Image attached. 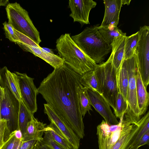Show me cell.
<instances>
[{"label":"cell","mask_w":149,"mask_h":149,"mask_svg":"<svg viewBox=\"0 0 149 149\" xmlns=\"http://www.w3.org/2000/svg\"><path fill=\"white\" fill-rule=\"evenodd\" d=\"M131 0H122L123 4V5L127 4L128 5L130 4Z\"/></svg>","instance_id":"f35d334b"},{"label":"cell","mask_w":149,"mask_h":149,"mask_svg":"<svg viewBox=\"0 0 149 149\" xmlns=\"http://www.w3.org/2000/svg\"><path fill=\"white\" fill-rule=\"evenodd\" d=\"M138 32L139 39L135 52L137 69L147 88L149 84V27L141 26Z\"/></svg>","instance_id":"8992f818"},{"label":"cell","mask_w":149,"mask_h":149,"mask_svg":"<svg viewBox=\"0 0 149 149\" xmlns=\"http://www.w3.org/2000/svg\"><path fill=\"white\" fill-rule=\"evenodd\" d=\"M44 111L50 122L48 125L61 135L72 149H79L80 139L70 127L47 104H44Z\"/></svg>","instance_id":"ba28073f"},{"label":"cell","mask_w":149,"mask_h":149,"mask_svg":"<svg viewBox=\"0 0 149 149\" xmlns=\"http://www.w3.org/2000/svg\"><path fill=\"white\" fill-rule=\"evenodd\" d=\"M15 33L17 39V42L32 46H40L35 41L22 33L17 31L14 28Z\"/></svg>","instance_id":"d6a6232c"},{"label":"cell","mask_w":149,"mask_h":149,"mask_svg":"<svg viewBox=\"0 0 149 149\" xmlns=\"http://www.w3.org/2000/svg\"><path fill=\"white\" fill-rule=\"evenodd\" d=\"M126 36L125 35L117 38L111 45L113 53V65L117 72L123 60Z\"/></svg>","instance_id":"ffe728a7"},{"label":"cell","mask_w":149,"mask_h":149,"mask_svg":"<svg viewBox=\"0 0 149 149\" xmlns=\"http://www.w3.org/2000/svg\"><path fill=\"white\" fill-rule=\"evenodd\" d=\"M16 43L23 50L31 52L36 56L42 59L54 69L60 68L64 63V60L59 56L46 52L40 46H30L19 42Z\"/></svg>","instance_id":"9a60e30c"},{"label":"cell","mask_w":149,"mask_h":149,"mask_svg":"<svg viewBox=\"0 0 149 149\" xmlns=\"http://www.w3.org/2000/svg\"><path fill=\"white\" fill-rule=\"evenodd\" d=\"M39 142L35 140L23 141L19 149H35Z\"/></svg>","instance_id":"e575fe53"},{"label":"cell","mask_w":149,"mask_h":149,"mask_svg":"<svg viewBox=\"0 0 149 149\" xmlns=\"http://www.w3.org/2000/svg\"><path fill=\"white\" fill-rule=\"evenodd\" d=\"M3 24L5 32L6 38L8 39L10 41L16 43L18 40L15 33L14 28L12 25L6 22H4Z\"/></svg>","instance_id":"1f68e13d"},{"label":"cell","mask_w":149,"mask_h":149,"mask_svg":"<svg viewBox=\"0 0 149 149\" xmlns=\"http://www.w3.org/2000/svg\"><path fill=\"white\" fill-rule=\"evenodd\" d=\"M96 4L93 0H69L68 7L71 11L70 16L72 18L74 22H78L82 26L90 24V11Z\"/></svg>","instance_id":"7c38bea8"},{"label":"cell","mask_w":149,"mask_h":149,"mask_svg":"<svg viewBox=\"0 0 149 149\" xmlns=\"http://www.w3.org/2000/svg\"><path fill=\"white\" fill-rule=\"evenodd\" d=\"M8 0H0V6H6L9 3Z\"/></svg>","instance_id":"8d00e7d4"},{"label":"cell","mask_w":149,"mask_h":149,"mask_svg":"<svg viewBox=\"0 0 149 149\" xmlns=\"http://www.w3.org/2000/svg\"><path fill=\"white\" fill-rule=\"evenodd\" d=\"M22 142V139L16 137L14 131L10 133L8 139L1 149H19Z\"/></svg>","instance_id":"f1b7e54d"},{"label":"cell","mask_w":149,"mask_h":149,"mask_svg":"<svg viewBox=\"0 0 149 149\" xmlns=\"http://www.w3.org/2000/svg\"><path fill=\"white\" fill-rule=\"evenodd\" d=\"M6 10L8 23L39 45L41 42L39 32L33 24L28 12L17 2L9 3L6 6Z\"/></svg>","instance_id":"5b68a950"},{"label":"cell","mask_w":149,"mask_h":149,"mask_svg":"<svg viewBox=\"0 0 149 149\" xmlns=\"http://www.w3.org/2000/svg\"><path fill=\"white\" fill-rule=\"evenodd\" d=\"M42 48L47 52L53 54H54L52 50L46 47H42Z\"/></svg>","instance_id":"74e56055"},{"label":"cell","mask_w":149,"mask_h":149,"mask_svg":"<svg viewBox=\"0 0 149 149\" xmlns=\"http://www.w3.org/2000/svg\"><path fill=\"white\" fill-rule=\"evenodd\" d=\"M113 53L105 63L97 65L94 70L98 80L102 96L113 110L119 93L117 85V71L113 65Z\"/></svg>","instance_id":"277c9868"},{"label":"cell","mask_w":149,"mask_h":149,"mask_svg":"<svg viewBox=\"0 0 149 149\" xmlns=\"http://www.w3.org/2000/svg\"><path fill=\"white\" fill-rule=\"evenodd\" d=\"M0 86L8 87L19 102L22 100L17 75L15 73L10 72L6 66L0 68Z\"/></svg>","instance_id":"2e32d148"},{"label":"cell","mask_w":149,"mask_h":149,"mask_svg":"<svg viewBox=\"0 0 149 149\" xmlns=\"http://www.w3.org/2000/svg\"><path fill=\"white\" fill-rule=\"evenodd\" d=\"M35 149H53L49 146L41 143L39 142Z\"/></svg>","instance_id":"d590c367"},{"label":"cell","mask_w":149,"mask_h":149,"mask_svg":"<svg viewBox=\"0 0 149 149\" xmlns=\"http://www.w3.org/2000/svg\"><path fill=\"white\" fill-rule=\"evenodd\" d=\"M129 75V83L127 101L128 108L127 113L130 115L136 123L141 119L138 108L136 94V72L137 70L136 55L127 59Z\"/></svg>","instance_id":"9c48e42d"},{"label":"cell","mask_w":149,"mask_h":149,"mask_svg":"<svg viewBox=\"0 0 149 149\" xmlns=\"http://www.w3.org/2000/svg\"><path fill=\"white\" fill-rule=\"evenodd\" d=\"M81 77L64 63L54 69L37 88L47 104L80 139L85 135L79 100Z\"/></svg>","instance_id":"6da1fadb"},{"label":"cell","mask_w":149,"mask_h":149,"mask_svg":"<svg viewBox=\"0 0 149 149\" xmlns=\"http://www.w3.org/2000/svg\"><path fill=\"white\" fill-rule=\"evenodd\" d=\"M117 82L119 92L127 101L129 83V75L127 60L123 59L121 65L117 72Z\"/></svg>","instance_id":"44dd1931"},{"label":"cell","mask_w":149,"mask_h":149,"mask_svg":"<svg viewBox=\"0 0 149 149\" xmlns=\"http://www.w3.org/2000/svg\"><path fill=\"white\" fill-rule=\"evenodd\" d=\"M33 116V114L26 107L22 100L19 102L18 125L19 129L22 134V137L26 132L28 122L31 120Z\"/></svg>","instance_id":"cb8c5ba5"},{"label":"cell","mask_w":149,"mask_h":149,"mask_svg":"<svg viewBox=\"0 0 149 149\" xmlns=\"http://www.w3.org/2000/svg\"><path fill=\"white\" fill-rule=\"evenodd\" d=\"M47 131L50 133L53 140L66 149H72L70 146L65 140L52 128L48 125L45 128V131Z\"/></svg>","instance_id":"f546056e"},{"label":"cell","mask_w":149,"mask_h":149,"mask_svg":"<svg viewBox=\"0 0 149 149\" xmlns=\"http://www.w3.org/2000/svg\"><path fill=\"white\" fill-rule=\"evenodd\" d=\"M139 126L138 122L135 124L128 125L123 123L122 119L121 130L120 136L112 149H125Z\"/></svg>","instance_id":"d6986e66"},{"label":"cell","mask_w":149,"mask_h":149,"mask_svg":"<svg viewBox=\"0 0 149 149\" xmlns=\"http://www.w3.org/2000/svg\"><path fill=\"white\" fill-rule=\"evenodd\" d=\"M98 28L100 35L105 41L110 46L116 38L126 35V33H123L117 27L107 28H100L98 27Z\"/></svg>","instance_id":"d4e9b609"},{"label":"cell","mask_w":149,"mask_h":149,"mask_svg":"<svg viewBox=\"0 0 149 149\" xmlns=\"http://www.w3.org/2000/svg\"><path fill=\"white\" fill-rule=\"evenodd\" d=\"M121 125V118L116 125H110L102 120L97 127L99 149H112L120 136Z\"/></svg>","instance_id":"8fae6325"},{"label":"cell","mask_w":149,"mask_h":149,"mask_svg":"<svg viewBox=\"0 0 149 149\" xmlns=\"http://www.w3.org/2000/svg\"><path fill=\"white\" fill-rule=\"evenodd\" d=\"M105 6L104 17L99 28L117 27L119 15L123 5L122 0H104Z\"/></svg>","instance_id":"5bb4252c"},{"label":"cell","mask_w":149,"mask_h":149,"mask_svg":"<svg viewBox=\"0 0 149 149\" xmlns=\"http://www.w3.org/2000/svg\"><path fill=\"white\" fill-rule=\"evenodd\" d=\"M46 124L39 121L34 116L28 122L26 132L22 138V141L31 140H36L41 142L45 131Z\"/></svg>","instance_id":"e0dca14e"},{"label":"cell","mask_w":149,"mask_h":149,"mask_svg":"<svg viewBox=\"0 0 149 149\" xmlns=\"http://www.w3.org/2000/svg\"><path fill=\"white\" fill-rule=\"evenodd\" d=\"M149 143V130L147 131L139 140L137 144L133 148L130 149H138L141 146L148 145Z\"/></svg>","instance_id":"836d02e7"},{"label":"cell","mask_w":149,"mask_h":149,"mask_svg":"<svg viewBox=\"0 0 149 149\" xmlns=\"http://www.w3.org/2000/svg\"><path fill=\"white\" fill-rule=\"evenodd\" d=\"M80 81L84 87L102 96L99 82L94 70L88 71L81 76Z\"/></svg>","instance_id":"603a6c76"},{"label":"cell","mask_w":149,"mask_h":149,"mask_svg":"<svg viewBox=\"0 0 149 149\" xmlns=\"http://www.w3.org/2000/svg\"><path fill=\"white\" fill-rule=\"evenodd\" d=\"M44 135L42 140L40 142L41 143L48 145L53 149H66L55 141L48 131L45 132Z\"/></svg>","instance_id":"4dcf8cb0"},{"label":"cell","mask_w":149,"mask_h":149,"mask_svg":"<svg viewBox=\"0 0 149 149\" xmlns=\"http://www.w3.org/2000/svg\"><path fill=\"white\" fill-rule=\"evenodd\" d=\"M1 87L4 91L1 105V119L6 121L7 127L11 133L19 130V101L9 88L6 86Z\"/></svg>","instance_id":"52a82bcc"},{"label":"cell","mask_w":149,"mask_h":149,"mask_svg":"<svg viewBox=\"0 0 149 149\" xmlns=\"http://www.w3.org/2000/svg\"><path fill=\"white\" fill-rule=\"evenodd\" d=\"M91 104L104 118V121L109 125H116L119 122L113 113L108 102L100 94L87 89Z\"/></svg>","instance_id":"4fadbf2b"},{"label":"cell","mask_w":149,"mask_h":149,"mask_svg":"<svg viewBox=\"0 0 149 149\" xmlns=\"http://www.w3.org/2000/svg\"><path fill=\"white\" fill-rule=\"evenodd\" d=\"M128 108L127 101L119 92L116 100L115 109L113 110L116 117L120 119L127 111Z\"/></svg>","instance_id":"83f0119b"},{"label":"cell","mask_w":149,"mask_h":149,"mask_svg":"<svg viewBox=\"0 0 149 149\" xmlns=\"http://www.w3.org/2000/svg\"><path fill=\"white\" fill-rule=\"evenodd\" d=\"M139 39L138 31L130 36H126L123 59H128L134 54Z\"/></svg>","instance_id":"484cf974"},{"label":"cell","mask_w":149,"mask_h":149,"mask_svg":"<svg viewBox=\"0 0 149 149\" xmlns=\"http://www.w3.org/2000/svg\"><path fill=\"white\" fill-rule=\"evenodd\" d=\"M79 103L81 115L83 117L90 110L92 111L87 89L82 85L79 89Z\"/></svg>","instance_id":"4316f807"},{"label":"cell","mask_w":149,"mask_h":149,"mask_svg":"<svg viewBox=\"0 0 149 149\" xmlns=\"http://www.w3.org/2000/svg\"><path fill=\"white\" fill-rule=\"evenodd\" d=\"M56 47L64 63L81 76L94 70L97 65L84 54L71 38L70 34L62 35L56 40Z\"/></svg>","instance_id":"7a4b0ae2"},{"label":"cell","mask_w":149,"mask_h":149,"mask_svg":"<svg viewBox=\"0 0 149 149\" xmlns=\"http://www.w3.org/2000/svg\"><path fill=\"white\" fill-rule=\"evenodd\" d=\"M99 24L86 28L79 34L71 38L80 49L96 64L100 63L111 51L98 31Z\"/></svg>","instance_id":"3957f363"},{"label":"cell","mask_w":149,"mask_h":149,"mask_svg":"<svg viewBox=\"0 0 149 149\" xmlns=\"http://www.w3.org/2000/svg\"><path fill=\"white\" fill-rule=\"evenodd\" d=\"M18 79L22 100L26 107L33 114L37 110L36 97L39 93L35 85L34 79L26 73L15 72Z\"/></svg>","instance_id":"30bf717a"},{"label":"cell","mask_w":149,"mask_h":149,"mask_svg":"<svg viewBox=\"0 0 149 149\" xmlns=\"http://www.w3.org/2000/svg\"><path fill=\"white\" fill-rule=\"evenodd\" d=\"M139 128L127 144L125 149H131L137 144L144 134L149 130V112L138 121Z\"/></svg>","instance_id":"7402d4cb"},{"label":"cell","mask_w":149,"mask_h":149,"mask_svg":"<svg viewBox=\"0 0 149 149\" xmlns=\"http://www.w3.org/2000/svg\"><path fill=\"white\" fill-rule=\"evenodd\" d=\"M136 94L138 108L141 116L146 112L149 105V94L145 87L137 69L136 74Z\"/></svg>","instance_id":"ac0fdd59"}]
</instances>
